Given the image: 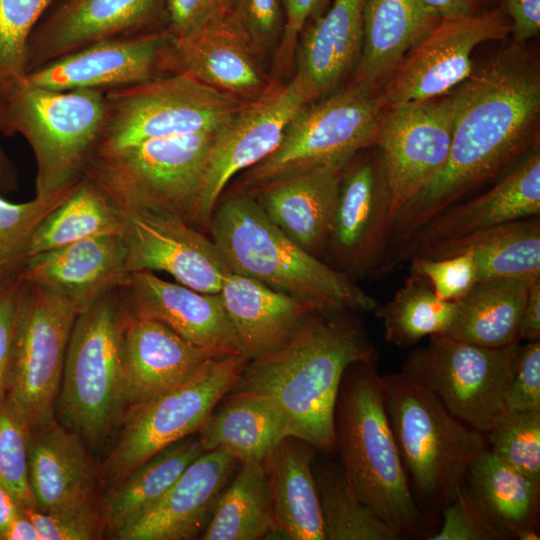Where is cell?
Instances as JSON below:
<instances>
[{
	"instance_id": "cell-1",
	"label": "cell",
	"mask_w": 540,
	"mask_h": 540,
	"mask_svg": "<svg viewBox=\"0 0 540 540\" xmlns=\"http://www.w3.org/2000/svg\"><path fill=\"white\" fill-rule=\"evenodd\" d=\"M454 118L444 167L394 216L395 251L428 222L534 147L540 117V76L520 53L505 51L449 92Z\"/></svg>"
},
{
	"instance_id": "cell-2",
	"label": "cell",
	"mask_w": 540,
	"mask_h": 540,
	"mask_svg": "<svg viewBox=\"0 0 540 540\" xmlns=\"http://www.w3.org/2000/svg\"><path fill=\"white\" fill-rule=\"evenodd\" d=\"M368 360H377L376 351L350 312L315 311L286 344L249 360L229 392L265 397L290 436L333 453L335 406L343 376L350 365Z\"/></svg>"
},
{
	"instance_id": "cell-3",
	"label": "cell",
	"mask_w": 540,
	"mask_h": 540,
	"mask_svg": "<svg viewBox=\"0 0 540 540\" xmlns=\"http://www.w3.org/2000/svg\"><path fill=\"white\" fill-rule=\"evenodd\" d=\"M377 360L350 365L334 414L335 451L359 499L403 538H429L389 424Z\"/></svg>"
},
{
	"instance_id": "cell-4",
	"label": "cell",
	"mask_w": 540,
	"mask_h": 540,
	"mask_svg": "<svg viewBox=\"0 0 540 540\" xmlns=\"http://www.w3.org/2000/svg\"><path fill=\"white\" fill-rule=\"evenodd\" d=\"M208 226L232 272L301 299L323 313L367 312L378 306L350 275L288 237L251 194L226 198L216 206Z\"/></svg>"
},
{
	"instance_id": "cell-5",
	"label": "cell",
	"mask_w": 540,
	"mask_h": 540,
	"mask_svg": "<svg viewBox=\"0 0 540 540\" xmlns=\"http://www.w3.org/2000/svg\"><path fill=\"white\" fill-rule=\"evenodd\" d=\"M389 424L417 504L432 521L455 496L485 434L453 416L403 372L381 375Z\"/></svg>"
},
{
	"instance_id": "cell-6",
	"label": "cell",
	"mask_w": 540,
	"mask_h": 540,
	"mask_svg": "<svg viewBox=\"0 0 540 540\" xmlns=\"http://www.w3.org/2000/svg\"><path fill=\"white\" fill-rule=\"evenodd\" d=\"M105 92L48 90L26 79L0 98V132L21 135L33 152L35 196L71 192L82 182L100 144Z\"/></svg>"
},
{
	"instance_id": "cell-7",
	"label": "cell",
	"mask_w": 540,
	"mask_h": 540,
	"mask_svg": "<svg viewBox=\"0 0 540 540\" xmlns=\"http://www.w3.org/2000/svg\"><path fill=\"white\" fill-rule=\"evenodd\" d=\"M127 311L118 289L74 323L55 404L56 419L89 450H101L125 413L123 344Z\"/></svg>"
},
{
	"instance_id": "cell-8",
	"label": "cell",
	"mask_w": 540,
	"mask_h": 540,
	"mask_svg": "<svg viewBox=\"0 0 540 540\" xmlns=\"http://www.w3.org/2000/svg\"><path fill=\"white\" fill-rule=\"evenodd\" d=\"M218 130L98 149L84 178L94 183L122 213L162 210L190 223Z\"/></svg>"
},
{
	"instance_id": "cell-9",
	"label": "cell",
	"mask_w": 540,
	"mask_h": 540,
	"mask_svg": "<svg viewBox=\"0 0 540 540\" xmlns=\"http://www.w3.org/2000/svg\"><path fill=\"white\" fill-rule=\"evenodd\" d=\"M248 361L241 354L210 358L184 383L128 408L117 440L99 467L108 488L157 452L196 434Z\"/></svg>"
},
{
	"instance_id": "cell-10",
	"label": "cell",
	"mask_w": 540,
	"mask_h": 540,
	"mask_svg": "<svg viewBox=\"0 0 540 540\" xmlns=\"http://www.w3.org/2000/svg\"><path fill=\"white\" fill-rule=\"evenodd\" d=\"M105 100L106 114L98 149L218 130L252 99L224 93L179 71L106 90Z\"/></svg>"
},
{
	"instance_id": "cell-11",
	"label": "cell",
	"mask_w": 540,
	"mask_h": 540,
	"mask_svg": "<svg viewBox=\"0 0 540 540\" xmlns=\"http://www.w3.org/2000/svg\"><path fill=\"white\" fill-rule=\"evenodd\" d=\"M78 314L60 291L21 281L5 398L30 427L55 416Z\"/></svg>"
},
{
	"instance_id": "cell-12",
	"label": "cell",
	"mask_w": 540,
	"mask_h": 540,
	"mask_svg": "<svg viewBox=\"0 0 540 540\" xmlns=\"http://www.w3.org/2000/svg\"><path fill=\"white\" fill-rule=\"evenodd\" d=\"M520 349V343L487 348L434 334L408 354L401 372L430 389L453 416L486 434L507 410Z\"/></svg>"
},
{
	"instance_id": "cell-13",
	"label": "cell",
	"mask_w": 540,
	"mask_h": 540,
	"mask_svg": "<svg viewBox=\"0 0 540 540\" xmlns=\"http://www.w3.org/2000/svg\"><path fill=\"white\" fill-rule=\"evenodd\" d=\"M384 110L377 89L355 83L308 104L288 124L277 148L246 170L242 185L254 188L298 168L351 160L375 145Z\"/></svg>"
},
{
	"instance_id": "cell-14",
	"label": "cell",
	"mask_w": 540,
	"mask_h": 540,
	"mask_svg": "<svg viewBox=\"0 0 540 540\" xmlns=\"http://www.w3.org/2000/svg\"><path fill=\"white\" fill-rule=\"evenodd\" d=\"M296 78L271 83L222 126L210 148L190 224L208 226L231 179L269 156L292 119L310 104Z\"/></svg>"
},
{
	"instance_id": "cell-15",
	"label": "cell",
	"mask_w": 540,
	"mask_h": 540,
	"mask_svg": "<svg viewBox=\"0 0 540 540\" xmlns=\"http://www.w3.org/2000/svg\"><path fill=\"white\" fill-rule=\"evenodd\" d=\"M510 32L502 7L441 19L385 80L380 92L385 108L448 94L473 72L475 48Z\"/></svg>"
},
{
	"instance_id": "cell-16",
	"label": "cell",
	"mask_w": 540,
	"mask_h": 540,
	"mask_svg": "<svg viewBox=\"0 0 540 540\" xmlns=\"http://www.w3.org/2000/svg\"><path fill=\"white\" fill-rule=\"evenodd\" d=\"M453 118L450 93L385 108L375 145L391 196L393 218L444 167L451 147Z\"/></svg>"
},
{
	"instance_id": "cell-17",
	"label": "cell",
	"mask_w": 540,
	"mask_h": 540,
	"mask_svg": "<svg viewBox=\"0 0 540 540\" xmlns=\"http://www.w3.org/2000/svg\"><path fill=\"white\" fill-rule=\"evenodd\" d=\"M354 157L342 175L326 244L333 259L350 276L379 269L388 251L393 220L378 149L364 158Z\"/></svg>"
},
{
	"instance_id": "cell-18",
	"label": "cell",
	"mask_w": 540,
	"mask_h": 540,
	"mask_svg": "<svg viewBox=\"0 0 540 540\" xmlns=\"http://www.w3.org/2000/svg\"><path fill=\"white\" fill-rule=\"evenodd\" d=\"M123 214L121 237L128 273L162 271L196 291H220L231 270L213 240L172 212L141 210Z\"/></svg>"
},
{
	"instance_id": "cell-19",
	"label": "cell",
	"mask_w": 540,
	"mask_h": 540,
	"mask_svg": "<svg viewBox=\"0 0 540 540\" xmlns=\"http://www.w3.org/2000/svg\"><path fill=\"white\" fill-rule=\"evenodd\" d=\"M167 2L57 0L28 39V73L103 40L166 29Z\"/></svg>"
},
{
	"instance_id": "cell-20",
	"label": "cell",
	"mask_w": 540,
	"mask_h": 540,
	"mask_svg": "<svg viewBox=\"0 0 540 540\" xmlns=\"http://www.w3.org/2000/svg\"><path fill=\"white\" fill-rule=\"evenodd\" d=\"M540 214V150L537 145L507 175L476 198L446 210L391 253L377 272L427 251L473 236L498 225Z\"/></svg>"
},
{
	"instance_id": "cell-21",
	"label": "cell",
	"mask_w": 540,
	"mask_h": 540,
	"mask_svg": "<svg viewBox=\"0 0 540 540\" xmlns=\"http://www.w3.org/2000/svg\"><path fill=\"white\" fill-rule=\"evenodd\" d=\"M174 39L166 29L103 40L52 61L27 75L55 91L110 90L160 77L171 69Z\"/></svg>"
},
{
	"instance_id": "cell-22",
	"label": "cell",
	"mask_w": 540,
	"mask_h": 540,
	"mask_svg": "<svg viewBox=\"0 0 540 540\" xmlns=\"http://www.w3.org/2000/svg\"><path fill=\"white\" fill-rule=\"evenodd\" d=\"M118 291L129 313L164 324L214 356L244 355L219 292H199L150 271L129 273Z\"/></svg>"
},
{
	"instance_id": "cell-23",
	"label": "cell",
	"mask_w": 540,
	"mask_h": 540,
	"mask_svg": "<svg viewBox=\"0 0 540 540\" xmlns=\"http://www.w3.org/2000/svg\"><path fill=\"white\" fill-rule=\"evenodd\" d=\"M255 48L234 5L174 40L172 72H186L224 93L254 99L271 84L257 62Z\"/></svg>"
},
{
	"instance_id": "cell-24",
	"label": "cell",
	"mask_w": 540,
	"mask_h": 540,
	"mask_svg": "<svg viewBox=\"0 0 540 540\" xmlns=\"http://www.w3.org/2000/svg\"><path fill=\"white\" fill-rule=\"evenodd\" d=\"M91 453L55 416L30 427L28 481L34 508L57 512L100 501L102 479Z\"/></svg>"
},
{
	"instance_id": "cell-25",
	"label": "cell",
	"mask_w": 540,
	"mask_h": 540,
	"mask_svg": "<svg viewBox=\"0 0 540 540\" xmlns=\"http://www.w3.org/2000/svg\"><path fill=\"white\" fill-rule=\"evenodd\" d=\"M349 161L286 172L252 188L251 195L279 229L317 256L326 248L342 175Z\"/></svg>"
},
{
	"instance_id": "cell-26",
	"label": "cell",
	"mask_w": 540,
	"mask_h": 540,
	"mask_svg": "<svg viewBox=\"0 0 540 540\" xmlns=\"http://www.w3.org/2000/svg\"><path fill=\"white\" fill-rule=\"evenodd\" d=\"M238 461L222 450L203 452L160 501L115 538L120 540H192L199 538L229 484Z\"/></svg>"
},
{
	"instance_id": "cell-27",
	"label": "cell",
	"mask_w": 540,
	"mask_h": 540,
	"mask_svg": "<svg viewBox=\"0 0 540 540\" xmlns=\"http://www.w3.org/2000/svg\"><path fill=\"white\" fill-rule=\"evenodd\" d=\"M128 274L120 233L87 238L31 255L20 279L60 291L80 314L117 290Z\"/></svg>"
},
{
	"instance_id": "cell-28",
	"label": "cell",
	"mask_w": 540,
	"mask_h": 540,
	"mask_svg": "<svg viewBox=\"0 0 540 540\" xmlns=\"http://www.w3.org/2000/svg\"><path fill=\"white\" fill-rule=\"evenodd\" d=\"M213 357L217 356L189 343L164 324L127 311L123 344L125 411L184 383Z\"/></svg>"
},
{
	"instance_id": "cell-29",
	"label": "cell",
	"mask_w": 540,
	"mask_h": 540,
	"mask_svg": "<svg viewBox=\"0 0 540 540\" xmlns=\"http://www.w3.org/2000/svg\"><path fill=\"white\" fill-rule=\"evenodd\" d=\"M367 0H332L304 26L294 76L310 102L331 94L359 59Z\"/></svg>"
},
{
	"instance_id": "cell-30",
	"label": "cell",
	"mask_w": 540,
	"mask_h": 540,
	"mask_svg": "<svg viewBox=\"0 0 540 540\" xmlns=\"http://www.w3.org/2000/svg\"><path fill=\"white\" fill-rule=\"evenodd\" d=\"M219 295L249 360L286 344L318 311L301 299L232 271L225 275Z\"/></svg>"
},
{
	"instance_id": "cell-31",
	"label": "cell",
	"mask_w": 540,
	"mask_h": 540,
	"mask_svg": "<svg viewBox=\"0 0 540 540\" xmlns=\"http://www.w3.org/2000/svg\"><path fill=\"white\" fill-rule=\"evenodd\" d=\"M440 20L423 0H367L352 83L377 89Z\"/></svg>"
},
{
	"instance_id": "cell-32",
	"label": "cell",
	"mask_w": 540,
	"mask_h": 540,
	"mask_svg": "<svg viewBox=\"0 0 540 540\" xmlns=\"http://www.w3.org/2000/svg\"><path fill=\"white\" fill-rule=\"evenodd\" d=\"M316 449L285 437L264 461L275 531L291 540H326L313 473Z\"/></svg>"
},
{
	"instance_id": "cell-33",
	"label": "cell",
	"mask_w": 540,
	"mask_h": 540,
	"mask_svg": "<svg viewBox=\"0 0 540 540\" xmlns=\"http://www.w3.org/2000/svg\"><path fill=\"white\" fill-rule=\"evenodd\" d=\"M196 433L204 451L222 450L238 463L264 462L289 435L279 412L265 397L228 392Z\"/></svg>"
},
{
	"instance_id": "cell-34",
	"label": "cell",
	"mask_w": 540,
	"mask_h": 540,
	"mask_svg": "<svg viewBox=\"0 0 540 540\" xmlns=\"http://www.w3.org/2000/svg\"><path fill=\"white\" fill-rule=\"evenodd\" d=\"M466 250L474 257L479 282L517 279L531 283L540 278L539 215L498 225L416 257L439 259Z\"/></svg>"
},
{
	"instance_id": "cell-35",
	"label": "cell",
	"mask_w": 540,
	"mask_h": 540,
	"mask_svg": "<svg viewBox=\"0 0 540 540\" xmlns=\"http://www.w3.org/2000/svg\"><path fill=\"white\" fill-rule=\"evenodd\" d=\"M203 452L197 434H192L157 452L109 487L103 500L111 536L115 538L152 509Z\"/></svg>"
},
{
	"instance_id": "cell-36",
	"label": "cell",
	"mask_w": 540,
	"mask_h": 540,
	"mask_svg": "<svg viewBox=\"0 0 540 540\" xmlns=\"http://www.w3.org/2000/svg\"><path fill=\"white\" fill-rule=\"evenodd\" d=\"M529 285L517 279L478 282L456 301L453 321L444 334L487 348L519 343L520 320Z\"/></svg>"
},
{
	"instance_id": "cell-37",
	"label": "cell",
	"mask_w": 540,
	"mask_h": 540,
	"mask_svg": "<svg viewBox=\"0 0 540 540\" xmlns=\"http://www.w3.org/2000/svg\"><path fill=\"white\" fill-rule=\"evenodd\" d=\"M465 482L510 539L524 529H538L540 483L500 460L488 447L469 465Z\"/></svg>"
},
{
	"instance_id": "cell-38",
	"label": "cell",
	"mask_w": 540,
	"mask_h": 540,
	"mask_svg": "<svg viewBox=\"0 0 540 540\" xmlns=\"http://www.w3.org/2000/svg\"><path fill=\"white\" fill-rule=\"evenodd\" d=\"M275 532L264 462L241 464L215 506L202 540H259Z\"/></svg>"
},
{
	"instance_id": "cell-39",
	"label": "cell",
	"mask_w": 540,
	"mask_h": 540,
	"mask_svg": "<svg viewBox=\"0 0 540 540\" xmlns=\"http://www.w3.org/2000/svg\"><path fill=\"white\" fill-rule=\"evenodd\" d=\"M124 214L90 180L75 191L36 228L30 256L87 238L120 234Z\"/></svg>"
},
{
	"instance_id": "cell-40",
	"label": "cell",
	"mask_w": 540,
	"mask_h": 540,
	"mask_svg": "<svg viewBox=\"0 0 540 540\" xmlns=\"http://www.w3.org/2000/svg\"><path fill=\"white\" fill-rule=\"evenodd\" d=\"M456 308V301L440 299L425 279L410 273L393 298L373 312L382 322L386 341L408 348L424 337L444 334Z\"/></svg>"
},
{
	"instance_id": "cell-41",
	"label": "cell",
	"mask_w": 540,
	"mask_h": 540,
	"mask_svg": "<svg viewBox=\"0 0 540 540\" xmlns=\"http://www.w3.org/2000/svg\"><path fill=\"white\" fill-rule=\"evenodd\" d=\"M326 540H398V533L366 506L340 466L313 462Z\"/></svg>"
},
{
	"instance_id": "cell-42",
	"label": "cell",
	"mask_w": 540,
	"mask_h": 540,
	"mask_svg": "<svg viewBox=\"0 0 540 540\" xmlns=\"http://www.w3.org/2000/svg\"><path fill=\"white\" fill-rule=\"evenodd\" d=\"M74 191L51 197L35 196L21 203L8 201L0 194V294L21 282L36 228Z\"/></svg>"
},
{
	"instance_id": "cell-43",
	"label": "cell",
	"mask_w": 540,
	"mask_h": 540,
	"mask_svg": "<svg viewBox=\"0 0 540 540\" xmlns=\"http://www.w3.org/2000/svg\"><path fill=\"white\" fill-rule=\"evenodd\" d=\"M57 0H0V98L27 79V43Z\"/></svg>"
},
{
	"instance_id": "cell-44",
	"label": "cell",
	"mask_w": 540,
	"mask_h": 540,
	"mask_svg": "<svg viewBox=\"0 0 540 540\" xmlns=\"http://www.w3.org/2000/svg\"><path fill=\"white\" fill-rule=\"evenodd\" d=\"M500 460L540 483V410H506L485 434Z\"/></svg>"
},
{
	"instance_id": "cell-45",
	"label": "cell",
	"mask_w": 540,
	"mask_h": 540,
	"mask_svg": "<svg viewBox=\"0 0 540 540\" xmlns=\"http://www.w3.org/2000/svg\"><path fill=\"white\" fill-rule=\"evenodd\" d=\"M30 426L6 400L0 403V481L22 507H34L28 481Z\"/></svg>"
},
{
	"instance_id": "cell-46",
	"label": "cell",
	"mask_w": 540,
	"mask_h": 540,
	"mask_svg": "<svg viewBox=\"0 0 540 540\" xmlns=\"http://www.w3.org/2000/svg\"><path fill=\"white\" fill-rule=\"evenodd\" d=\"M443 522L430 540H506L510 539L475 498L465 479L452 501L442 510Z\"/></svg>"
},
{
	"instance_id": "cell-47",
	"label": "cell",
	"mask_w": 540,
	"mask_h": 540,
	"mask_svg": "<svg viewBox=\"0 0 540 540\" xmlns=\"http://www.w3.org/2000/svg\"><path fill=\"white\" fill-rule=\"evenodd\" d=\"M35 525L40 540L99 539L107 529L104 500L79 508L42 512L34 507H22Z\"/></svg>"
},
{
	"instance_id": "cell-48",
	"label": "cell",
	"mask_w": 540,
	"mask_h": 540,
	"mask_svg": "<svg viewBox=\"0 0 540 540\" xmlns=\"http://www.w3.org/2000/svg\"><path fill=\"white\" fill-rule=\"evenodd\" d=\"M409 262L410 273L425 279L445 301L460 300L479 282L474 257L468 250L439 259L413 257Z\"/></svg>"
},
{
	"instance_id": "cell-49",
	"label": "cell",
	"mask_w": 540,
	"mask_h": 540,
	"mask_svg": "<svg viewBox=\"0 0 540 540\" xmlns=\"http://www.w3.org/2000/svg\"><path fill=\"white\" fill-rule=\"evenodd\" d=\"M506 409L540 410V340L521 345L515 374L505 397Z\"/></svg>"
},
{
	"instance_id": "cell-50",
	"label": "cell",
	"mask_w": 540,
	"mask_h": 540,
	"mask_svg": "<svg viewBox=\"0 0 540 540\" xmlns=\"http://www.w3.org/2000/svg\"><path fill=\"white\" fill-rule=\"evenodd\" d=\"M235 8L256 47L280 39L285 0H235Z\"/></svg>"
},
{
	"instance_id": "cell-51",
	"label": "cell",
	"mask_w": 540,
	"mask_h": 540,
	"mask_svg": "<svg viewBox=\"0 0 540 540\" xmlns=\"http://www.w3.org/2000/svg\"><path fill=\"white\" fill-rule=\"evenodd\" d=\"M234 5L235 0H168L166 30L174 40L180 39Z\"/></svg>"
},
{
	"instance_id": "cell-52",
	"label": "cell",
	"mask_w": 540,
	"mask_h": 540,
	"mask_svg": "<svg viewBox=\"0 0 540 540\" xmlns=\"http://www.w3.org/2000/svg\"><path fill=\"white\" fill-rule=\"evenodd\" d=\"M327 0H285V23L275 57L276 69L291 63L305 24L321 12Z\"/></svg>"
},
{
	"instance_id": "cell-53",
	"label": "cell",
	"mask_w": 540,
	"mask_h": 540,
	"mask_svg": "<svg viewBox=\"0 0 540 540\" xmlns=\"http://www.w3.org/2000/svg\"><path fill=\"white\" fill-rule=\"evenodd\" d=\"M21 282L0 294V403L5 399Z\"/></svg>"
},
{
	"instance_id": "cell-54",
	"label": "cell",
	"mask_w": 540,
	"mask_h": 540,
	"mask_svg": "<svg viewBox=\"0 0 540 540\" xmlns=\"http://www.w3.org/2000/svg\"><path fill=\"white\" fill-rule=\"evenodd\" d=\"M503 10L511 19V32L517 42H525L538 35L540 0H505Z\"/></svg>"
},
{
	"instance_id": "cell-55",
	"label": "cell",
	"mask_w": 540,
	"mask_h": 540,
	"mask_svg": "<svg viewBox=\"0 0 540 540\" xmlns=\"http://www.w3.org/2000/svg\"><path fill=\"white\" fill-rule=\"evenodd\" d=\"M519 339L540 340V278L529 285L520 320Z\"/></svg>"
},
{
	"instance_id": "cell-56",
	"label": "cell",
	"mask_w": 540,
	"mask_h": 540,
	"mask_svg": "<svg viewBox=\"0 0 540 540\" xmlns=\"http://www.w3.org/2000/svg\"><path fill=\"white\" fill-rule=\"evenodd\" d=\"M440 18L454 19L478 13L480 0H423Z\"/></svg>"
},
{
	"instance_id": "cell-57",
	"label": "cell",
	"mask_w": 540,
	"mask_h": 540,
	"mask_svg": "<svg viewBox=\"0 0 540 540\" xmlns=\"http://www.w3.org/2000/svg\"><path fill=\"white\" fill-rule=\"evenodd\" d=\"M1 540H40L39 533L23 510L10 522Z\"/></svg>"
},
{
	"instance_id": "cell-58",
	"label": "cell",
	"mask_w": 540,
	"mask_h": 540,
	"mask_svg": "<svg viewBox=\"0 0 540 540\" xmlns=\"http://www.w3.org/2000/svg\"><path fill=\"white\" fill-rule=\"evenodd\" d=\"M22 511L14 494L0 481V540L10 522Z\"/></svg>"
},
{
	"instance_id": "cell-59",
	"label": "cell",
	"mask_w": 540,
	"mask_h": 540,
	"mask_svg": "<svg viewBox=\"0 0 540 540\" xmlns=\"http://www.w3.org/2000/svg\"><path fill=\"white\" fill-rule=\"evenodd\" d=\"M18 189L15 166L0 144V192L10 193Z\"/></svg>"
}]
</instances>
